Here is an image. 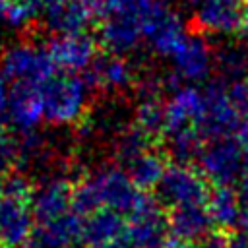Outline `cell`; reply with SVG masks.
Segmentation results:
<instances>
[{
	"instance_id": "31",
	"label": "cell",
	"mask_w": 248,
	"mask_h": 248,
	"mask_svg": "<svg viewBox=\"0 0 248 248\" xmlns=\"http://www.w3.org/2000/svg\"><path fill=\"white\" fill-rule=\"evenodd\" d=\"M236 140L242 149V161H244V178H248V124L236 134ZM242 178V180H244Z\"/></svg>"
},
{
	"instance_id": "26",
	"label": "cell",
	"mask_w": 248,
	"mask_h": 248,
	"mask_svg": "<svg viewBox=\"0 0 248 248\" xmlns=\"http://www.w3.org/2000/svg\"><path fill=\"white\" fill-rule=\"evenodd\" d=\"M219 66L223 74L242 79L248 76V48L244 46H225L219 52Z\"/></svg>"
},
{
	"instance_id": "22",
	"label": "cell",
	"mask_w": 248,
	"mask_h": 248,
	"mask_svg": "<svg viewBox=\"0 0 248 248\" xmlns=\"http://www.w3.org/2000/svg\"><path fill=\"white\" fill-rule=\"evenodd\" d=\"M163 124H165V103H161V99L155 95L143 97L136 110V128H140L149 138H157L163 136Z\"/></svg>"
},
{
	"instance_id": "18",
	"label": "cell",
	"mask_w": 248,
	"mask_h": 248,
	"mask_svg": "<svg viewBox=\"0 0 248 248\" xmlns=\"http://www.w3.org/2000/svg\"><path fill=\"white\" fill-rule=\"evenodd\" d=\"M244 0H203L196 8V23L202 31L227 35L240 29Z\"/></svg>"
},
{
	"instance_id": "19",
	"label": "cell",
	"mask_w": 248,
	"mask_h": 248,
	"mask_svg": "<svg viewBox=\"0 0 248 248\" xmlns=\"http://www.w3.org/2000/svg\"><path fill=\"white\" fill-rule=\"evenodd\" d=\"M205 209L211 217V223L219 232H227L234 227H240V217H242V202L240 194L234 192L232 188H213Z\"/></svg>"
},
{
	"instance_id": "17",
	"label": "cell",
	"mask_w": 248,
	"mask_h": 248,
	"mask_svg": "<svg viewBox=\"0 0 248 248\" xmlns=\"http://www.w3.org/2000/svg\"><path fill=\"white\" fill-rule=\"evenodd\" d=\"M83 221L79 213L72 211L56 221L37 225L31 240L33 248H76L83 244Z\"/></svg>"
},
{
	"instance_id": "30",
	"label": "cell",
	"mask_w": 248,
	"mask_h": 248,
	"mask_svg": "<svg viewBox=\"0 0 248 248\" xmlns=\"http://www.w3.org/2000/svg\"><path fill=\"white\" fill-rule=\"evenodd\" d=\"M227 244H229V234H225V232H213V234H209L202 244H198L196 248H227Z\"/></svg>"
},
{
	"instance_id": "6",
	"label": "cell",
	"mask_w": 248,
	"mask_h": 248,
	"mask_svg": "<svg viewBox=\"0 0 248 248\" xmlns=\"http://www.w3.org/2000/svg\"><path fill=\"white\" fill-rule=\"evenodd\" d=\"M170 238L169 215L163 205L145 194L138 207L126 217V248H167Z\"/></svg>"
},
{
	"instance_id": "21",
	"label": "cell",
	"mask_w": 248,
	"mask_h": 248,
	"mask_svg": "<svg viewBox=\"0 0 248 248\" xmlns=\"http://www.w3.org/2000/svg\"><path fill=\"white\" fill-rule=\"evenodd\" d=\"M169 163L153 149L145 151L143 155H140L138 159H134L128 165V176L132 178V182L136 184L138 190L141 192H149V190H157V186L161 184L165 170H167Z\"/></svg>"
},
{
	"instance_id": "11",
	"label": "cell",
	"mask_w": 248,
	"mask_h": 248,
	"mask_svg": "<svg viewBox=\"0 0 248 248\" xmlns=\"http://www.w3.org/2000/svg\"><path fill=\"white\" fill-rule=\"evenodd\" d=\"M31 207L37 225L56 221L74 211V186L64 176H50L33 190Z\"/></svg>"
},
{
	"instance_id": "13",
	"label": "cell",
	"mask_w": 248,
	"mask_h": 248,
	"mask_svg": "<svg viewBox=\"0 0 248 248\" xmlns=\"http://www.w3.org/2000/svg\"><path fill=\"white\" fill-rule=\"evenodd\" d=\"M6 114L16 132L23 136L31 134L45 118V105H43L41 89L29 87V85H12Z\"/></svg>"
},
{
	"instance_id": "24",
	"label": "cell",
	"mask_w": 248,
	"mask_h": 248,
	"mask_svg": "<svg viewBox=\"0 0 248 248\" xmlns=\"http://www.w3.org/2000/svg\"><path fill=\"white\" fill-rule=\"evenodd\" d=\"M41 16L39 0H8L0 23L12 29H21Z\"/></svg>"
},
{
	"instance_id": "35",
	"label": "cell",
	"mask_w": 248,
	"mask_h": 248,
	"mask_svg": "<svg viewBox=\"0 0 248 248\" xmlns=\"http://www.w3.org/2000/svg\"><path fill=\"white\" fill-rule=\"evenodd\" d=\"M6 2H8V0H0V19H2V14H4V8H6Z\"/></svg>"
},
{
	"instance_id": "12",
	"label": "cell",
	"mask_w": 248,
	"mask_h": 248,
	"mask_svg": "<svg viewBox=\"0 0 248 248\" xmlns=\"http://www.w3.org/2000/svg\"><path fill=\"white\" fill-rule=\"evenodd\" d=\"M41 17L56 35L85 33V29L99 16L79 0H39Z\"/></svg>"
},
{
	"instance_id": "29",
	"label": "cell",
	"mask_w": 248,
	"mask_h": 248,
	"mask_svg": "<svg viewBox=\"0 0 248 248\" xmlns=\"http://www.w3.org/2000/svg\"><path fill=\"white\" fill-rule=\"evenodd\" d=\"M240 202H242V217H240V229L248 234V178L240 182Z\"/></svg>"
},
{
	"instance_id": "27",
	"label": "cell",
	"mask_w": 248,
	"mask_h": 248,
	"mask_svg": "<svg viewBox=\"0 0 248 248\" xmlns=\"http://www.w3.org/2000/svg\"><path fill=\"white\" fill-rule=\"evenodd\" d=\"M21 157V141L6 130H0V172H6Z\"/></svg>"
},
{
	"instance_id": "32",
	"label": "cell",
	"mask_w": 248,
	"mask_h": 248,
	"mask_svg": "<svg viewBox=\"0 0 248 248\" xmlns=\"http://www.w3.org/2000/svg\"><path fill=\"white\" fill-rule=\"evenodd\" d=\"M10 93H12V85H10V81L0 74V114L8 110Z\"/></svg>"
},
{
	"instance_id": "16",
	"label": "cell",
	"mask_w": 248,
	"mask_h": 248,
	"mask_svg": "<svg viewBox=\"0 0 248 248\" xmlns=\"http://www.w3.org/2000/svg\"><path fill=\"white\" fill-rule=\"evenodd\" d=\"M174 72L186 83L203 81L211 70V50L207 43L198 35H188L186 41L178 46V50L170 56Z\"/></svg>"
},
{
	"instance_id": "1",
	"label": "cell",
	"mask_w": 248,
	"mask_h": 248,
	"mask_svg": "<svg viewBox=\"0 0 248 248\" xmlns=\"http://www.w3.org/2000/svg\"><path fill=\"white\" fill-rule=\"evenodd\" d=\"M145 192L138 190L126 170L107 165L74 184V211L87 217L101 209L130 215Z\"/></svg>"
},
{
	"instance_id": "3",
	"label": "cell",
	"mask_w": 248,
	"mask_h": 248,
	"mask_svg": "<svg viewBox=\"0 0 248 248\" xmlns=\"http://www.w3.org/2000/svg\"><path fill=\"white\" fill-rule=\"evenodd\" d=\"M89 81L78 74H56L41 87L45 118L52 124L78 122L89 101Z\"/></svg>"
},
{
	"instance_id": "8",
	"label": "cell",
	"mask_w": 248,
	"mask_h": 248,
	"mask_svg": "<svg viewBox=\"0 0 248 248\" xmlns=\"http://www.w3.org/2000/svg\"><path fill=\"white\" fill-rule=\"evenodd\" d=\"M190 33H186L184 21L176 12H172L165 0H161L143 23V39L149 46L161 56H172L178 46L186 41Z\"/></svg>"
},
{
	"instance_id": "5",
	"label": "cell",
	"mask_w": 248,
	"mask_h": 248,
	"mask_svg": "<svg viewBox=\"0 0 248 248\" xmlns=\"http://www.w3.org/2000/svg\"><path fill=\"white\" fill-rule=\"evenodd\" d=\"M209 194V182L203 178V174L184 163H169L165 176L157 186V202L165 207H170V211L205 205Z\"/></svg>"
},
{
	"instance_id": "37",
	"label": "cell",
	"mask_w": 248,
	"mask_h": 248,
	"mask_svg": "<svg viewBox=\"0 0 248 248\" xmlns=\"http://www.w3.org/2000/svg\"><path fill=\"white\" fill-rule=\"evenodd\" d=\"M31 248H33V246H31Z\"/></svg>"
},
{
	"instance_id": "33",
	"label": "cell",
	"mask_w": 248,
	"mask_h": 248,
	"mask_svg": "<svg viewBox=\"0 0 248 248\" xmlns=\"http://www.w3.org/2000/svg\"><path fill=\"white\" fill-rule=\"evenodd\" d=\"M238 31L248 39V0L242 2V16H240V29Z\"/></svg>"
},
{
	"instance_id": "9",
	"label": "cell",
	"mask_w": 248,
	"mask_h": 248,
	"mask_svg": "<svg viewBox=\"0 0 248 248\" xmlns=\"http://www.w3.org/2000/svg\"><path fill=\"white\" fill-rule=\"evenodd\" d=\"M46 50L56 70H62V74L89 72L97 60V43L87 31L56 35L50 39Z\"/></svg>"
},
{
	"instance_id": "23",
	"label": "cell",
	"mask_w": 248,
	"mask_h": 248,
	"mask_svg": "<svg viewBox=\"0 0 248 248\" xmlns=\"http://www.w3.org/2000/svg\"><path fill=\"white\" fill-rule=\"evenodd\" d=\"M167 140H169V151L172 155V163H184V165H190L192 159H198L205 145V140L198 128H188Z\"/></svg>"
},
{
	"instance_id": "36",
	"label": "cell",
	"mask_w": 248,
	"mask_h": 248,
	"mask_svg": "<svg viewBox=\"0 0 248 248\" xmlns=\"http://www.w3.org/2000/svg\"><path fill=\"white\" fill-rule=\"evenodd\" d=\"M0 188H2V180H0Z\"/></svg>"
},
{
	"instance_id": "4",
	"label": "cell",
	"mask_w": 248,
	"mask_h": 248,
	"mask_svg": "<svg viewBox=\"0 0 248 248\" xmlns=\"http://www.w3.org/2000/svg\"><path fill=\"white\" fill-rule=\"evenodd\" d=\"M0 74L12 85H29L41 89L56 76V66L46 48L31 43H17L2 52Z\"/></svg>"
},
{
	"instance_id": "14",
	"label": "cell",
	"mask_w": 248,
	"mask_h": 248,
	"mask_svg": "<svg viewBox=\"0 0 248 248\" xmlns=\"http://www.w3.org/2000/svg\"><path fill=\"white\" fill-rule=\"evenodd\" d=\"M126 217L101 209L83 221V244L89 248H126Z\"/></svg>"
},
{
	"instance_id": "28",
	"label": "cell",
	"mask_w": 248,
	"mask_h": 248,
	"mask_svg": "<svg viewBox=\"0 0 248 248\" xmlns=\"http://www.w3.org/2000/svg\"><path fill=\"white\" fill-rule=\"evenodd\" d=\"M227 95L242 122L248 124V76L232 81V85L227 89Z\"/></svg>"
},
{
	"instance_id": "25",
	"label": "cell",
	"mask_w": 248,
	"mask_h": 248,
	"mask_svg": "<svg viewBox=\"0 0 248 248\" xmlns=\"http://www.w3.org/2000/svg\"><path fill=\"white\" fill-rule=\"evenodd\" d=\"M149 149H151V138L136 126H132L128 132H124V136L118 140V145H116L118 159L126 165H130L134 159H138L140 155H143Z\"/></svg>"
},
{
	"instance_id": "10",
	"label": "cell",
	"mask_w": 248,
	"mask_h": 248,
	"mask_svg": "<svg viewBox=\"0 0 248 248\" xmlns=\"http://www.w3.org/2000/svg\"><path fill=\"white\" fill-rule=\"evenodd\" d=\"M205 114V91L194 85L178 87L165 103L163 136L170 138L188 128H200Z\"/></svg>"
},
{
	"instance_id": "7",
	"label": "cell",
	"mask_w": 248,
	"mask_h": 248,
	"mask_svg": "<svg viewBox=\"0 0 248 248\" xmlns=\"http://www.w3.org/2000/svg\"><path fill=\"white\" fill-rule=\"evenodd\" d=\"M200 172L215 188H232L244 178L242 149L236 138L205 141L200 157Z\"/></svg>"
},
{
	"instance_id": "20",
	"label": "cell",
	"mask_w": 248,
	"mask_h": 248,
	"mask_svg": "<svg viewBox=\"0 0 248 248\" xmlns=\"http://www.w3.org/2000/svg\"><path fill=\"white\" fill-rule=\"evenodd\" d=\"M132 78L130 66L124 58L116 54H108L103 58H97L91 70L87 72V81L93 87L101 89H120L124 87Z\"/></svg>"
},
{
	"instance_id": "34",
	"label": "cell",
	"mask_w": 248,
	"mask_h": 248,
	"mask_svg": "<svg viewBox=\"0 0 248 248\" xmlns=\"http://www.w3.org/2000/svg\"><path fill=\"white\" fill-rule=\"evenodd\" d=\"M184 2H188V4H190V6H194V8H198V6H200L203 0H184Z\"/></svg>"
},
{
	"instance_id": "15",
	"label": "cell",
	"mask_w": 248,
	"mask_h": 248,
	"mask_svg": "<svg viewBox=\"0 0 248 248\" xmlns=\"http://www.w3.org/2000/svg\"><path fill=\"white\" fill-rule=\"evenodd\" d=\"M169 229H170V238L186 248H196L209 234H213L211 232L213 223L205 205L172 209L169 213Z\"/></svg>"
},
{
	"instance_id": "2",
	"label": "cell",
	"mask_w": 248,
	"mask_h": 248,
	"mask_svg": "<svg viewBox=\"0 0 248 248\" xmlns=\"http://www.w3.org/2000/svg\"><path fill=\"white\" fill-rule=\"evenodd\" d=\"M33 186L19 174L2 180L0 188V248H27L35 234L31 207Z\"/></svg>"
}]
</instances>
